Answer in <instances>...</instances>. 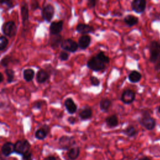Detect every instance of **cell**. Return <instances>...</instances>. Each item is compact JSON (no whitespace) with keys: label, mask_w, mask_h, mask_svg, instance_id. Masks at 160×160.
Returning a JSON list of instances; mask_svg holds the SVG:
<instances>
[{"label":"cell","mask_w":160,"mask_h":160,"mask_svg":"<svg viewBox=\"0 0 160 160\" xmlns=\"http://www.w3.org/2000/svg\"><path fill=\"white\" fill-rule=\"evenodd\" d=\"M92 116V110L88 106H85L82 108L79 112V117L81 121H86L91 119Z\"/></svg>","instance_id":"13"},{"label":"cell","mask_w":160,"mask_h":160,"mask_svg":"<svg viewBox=\"0 0 160 160\" xmlns=\"http://www.w3.org/2000/svg\"><path fill=\"white\" fill-rule=\"evenodd\" d=\"M96 3H97V1H96V0H89V1H88L87 6L89 9H92L96 6Z\"/></svg>","instance_id":"34"},{"label":"cell","mask_w":160,"mask_h":160,"mask_svg":"<svg viewBox=\"0 0 160 160\" xmlns=\"http://www.w3.org/2000/svg\"><path fill=\"white\" fill-rule=\"evenodd\" d=\"M76 144V140L72 136H62L58 141L59 148L62 150H69L70 148L74 146Z\"/></svg>","instance_id":"4"},{"label":"cell","mask_w":160,"mask_h":160,"mask_svg":"<svg viewBox=\"0 0 160 160\" xmlns=\"http://www.w3.org/2000/svg\"><path fill=\"white\" fill-rule=\"evenodd\" d=\"M158 112L160 114V105H159V106L158 108Z\"/></svg>","instance_id":"42"},{"label":"cell","mask_w":160,"mask_h":160,"mask_svg":"<svg viewBox=\"0 0 160 160\" xmlns=\"http://www.w3.org/2000/svg\"><path fill=\"white\" fill-rule=\"evenodd\" d=\"M49 132V128L47 126H44L42 128L38 129L35 132V137L36 139L39 140L44 139Z\"/></svg>","instance_id":"23"},{"label":"cell","mask_w":160,"mask_h":160,"mask_svg":"<svg viewBox=\"0 0 160 160\" xmlns=\"http://www.w3.org/2000/svg\"><path fill=\"white\" fill-rule=\"evenodd\" d=\"M123 21L128 27H132L138 23L139 18L132 14H128L124 18Z\"/></svg>","instance_id":"20"},{"label":"cell","mask_w":160,"mask_h":160,"mask_svg":"<svg viewBox=\"0 0 160 160\" xmlns=\"http://www.w3.org/2000/svg\"><path fill=\"white\" fill-rule=\"evenodd\" d=\"M138 122L141 126L148 131L153 130L156 126L155 119L151 116L149 111L147 110L142 111L141 116L138 118Z\"/></svg>","instance_id":"1"},{"label":"cell","mask_w":160,"mask_h":160,"mask_svg":"<svg viewBox=\"0 0 160 160\" xmlns=\"http://www.w3.org/2000/svg\"><path fill=\"white\" fill-rule=\"evenodd\" d=\"M54 8L52 5L49 4L46 5L42 10V16L47 22H50L54 15Z\"/></svg>","instance_id":"10"},{"label":"cell","mask_w":160,"mask_h":160,"mask_svg":"<svg viewBox=\"0 0 160 160\" xmlns=\"http://www.w3.org/2000/svg\"><path fill=\"white\" fill-rule=\"evenodd\" d=\"M91 42V37L88 35H82L78 39V45L81 50L86 49L90 45Z\"/></svg>","instance_id":"12"},{"label":"cell","mask_w":160,"mask_h":160,"mask_svg":"<svg viewBox=\"0 0 160 160\" xmlns=\"http://www.w3.org/2000/svg\"><path fill=\"white\" fill-rule=\"evenodd\" d=\"M154 70L158 73L160 74V61L156 63L154 66Z\"/></svg>","instance_id":"37"},{"label":"cell","mask_w":160,"mask_h":160,"mask_svg":"<svg viewBox=\"0 0 160 160\" xmlns=\"http://www.w3.org/2000/svg\"><path fill=\"white\" fill-rule=\"evenodd\" d=\"M63 21H54L51 22L49 27V32L51 35H58L62 30Z\"/></svg>","instance_id":"14"},{"label":"cell","mask_w":160,"mask_h":160,"mask_svg":"<svg viewBox=\"0 0 160 160\" xmlns=\"http://www.w3.org/2000/svg\"><path fill=\"white\" fill-rule=\"evenodd\" d=\"M90 82H91V84L92 86H99L101 82H100V80L99 78H98L96 76H91L90 77Z\"/></svg>","instance_id":"31"},{"label":"cell","mask_w":160,"mask_h":160,"mask_svg":"<svg viewBox=\"0 0 160 160\" xmlns=\"http://www.w3.org/2000/svg\"><path fill=\"white\" fill-rule=\"evenodd\" d=\"M142 78L141 74L136 70L131 71L128 75V79L131 82L137 83L140 81Z\"/></svg>","instance_id":"24"},{"label":"cell","mask_w":160,"mask_h":160,"mask_svg":"<svg viewBox=\"0 0 160 160\" xmlns=\"http://www.w3.org/2000/svg\"><path fill=\"white\" fill-rule=\"evenodd\" d=\"M112 101L108 98H102L99 102V108L103 112H108L110 106H111Z\"/></svg>","instance_id":"22"},{"label":"cell","mask_w":160,"mask_h":160,"mask_svg":"<svg viewBox=\"0 0 160 160\" xmlns=\"http://www.w3.org/2000/svg\"><path fill=\"white\" fill-rule=\"evenodd\" d=\"M34 77V71L31 69H26L23 71V78L24 79L27 81L29 82L32 80Z\"/></svg>","instance_id":"25"},{"label":"cell","mask_w":160,"mask_h":160,"mask_svg":"<svg viewBox=\"0 0 160 160\" xmlns=\"http://www.w3.org/2000/svg\"><path fill=\"white\" fill-rule=\"evenodd\" d=\"M21 15H22V18L23 19V22H24V21L28 20V9L26 4H25L24 6H23L21 8Z\"/></svg>","instance_id":"30"},{"label":"cell","mask_w":160,"mask_h":160,"mask_svg":"<svg viewBox=\"0 0 160 160\" xmlns=\"http://www.w3.org/2000/svg\"><path fill=\"white\" fill-rule=\"evenodd\" d=\"M8 44V40L4 36L0 37V51L4 49Z\"/></svg>","instance_id":"29"},{"label":"cell","mask_w":160,"mask_h":160,"mask_svg":"<svg viewBox=\"0 0 160 160\" xmlns=\"http://www.w3.org/2000/svg\"><path fill=\"white\" fill-rule=\"evenodd\" d=\"M42 106V102L41 101H38L36 102H35V104L33 106V108H36V109H40Z\"/></svg>","instance_id":"38"},{"label":"cell","mask_w":160,"mask_h":160,"mask_svg":"<svg viewBox=\"0 0 160 160\" xmlns=\"http://www.w3.org/2000/svg\"><path fill=\"white\" fill-rule=\"evenodd\" d=\"M136 98V93L131 89H125L121 94L120 100L125 104H130L134 102Z\"/></svg>","instance_id":"7"},{"label":"cell","mask_w":160,"mask_h":160,"mask_svg":"<svg viewBox=\"0 0 160 160\" xmlns=\"http://www.w3.org/2000/svg\"><path fill=\"white\" fill-rule=\"evenodd\" d=\"M31 144L28 140H19L14 144V152L22 156L23 154L29 152Z\"/></svg>","instance_id":"5"},{"label":"cell","mask_w":160,"mask_h":160,"mask_svg":"<svg viewBox=\"0 0 160 160\" xmlns=\"http://www.w3.org/2000/svg\"><path fill=\"white\" fill-rule=\"evenodd\" d=\"M122 133L128 138H135L138 134V131L133 125H129L122 131Z\"/></svg>","instance_id":"17"},{"label":"cell","mask_w":160,"mask_h":160,"mask_svg":"<svg viewBox=\"0 0 160 160\" xmlns=\"http://www.w3.org/2000/svg\"><path fill=\"white\" fill-rule=\"evenodd\" d=\"M61 48L65 51L75 52L78 51V42L72 39L68 38L63 40L61 44Z\"/></svg>","instance_id":"6"},{"label":"cell","mask_w":160,"mask_h":160,"mask_svg":"<svg viewBox=\"0 0 160 160\" xmlns=\"http://www.w3.org/2000/svg\"><path fill=\"white\" fill-rule=\"evenodd\" d=\"M69 58V54L65 51H62L60 52L59 55V58L60 59L61 61H67Z\"/></svg>","instance_id":"32"},{"label":"cell","mask_w":160,"mask_h":160,"mask_svg":"<svg viewBox=\"0 0 160 160\" xmlns=\"http://www.w3.org/2000/svg\"><path fill=\"white\" fill-rule=\"evenodd\" d=\"M5 73L7 76V81L8 82H11L12 81L14 77V72L12 69H6L5 71Z\"/></svg>","instance_id":"28"},{"label":"cell","mask_w":160,"mask_h":160,"mask_svg":"<svg viewBox=\"0 0 160 160\" xmlns=\"http://www.w3.org/2000/svg\"><path fill=\"white\" fill-rule=\"evenodd\" d=\"M106 126L109 128H114L119 124V121L118 116L116 114H112L108 116L105 119Z\"/></svg>","instance_id":"18"},{"label":"cell","mask_w":160,"mask_h":160,"mask_svg":"<svg viewBox=\"0 0 160 160\" xmlns=\"http://www.w3.org/2000/svg\"><path fill=\"white\" fill-rule=\"evenodd\" d=\"M54 36L52 38L51 40V46L53 48H58L59 45H61L62 42V37L61 35H54Z\"/></svg>","instance_id":"26"},{"label":"cell","mask_w":160,"mask_h":160,"mask_svg":"<svg viewBox=\"0 0 160 160\" xmlns=\"http://www.w3.org/2000/svg\"><path fill=\"white\" fill-rule=\"evenodd\" d=\"M44 160H56V158L55 156L51 155V156H47V157L44 159Z\"/></svg>","instance_id":"39"},{"label":"cell","mask_w":160,"mask_h":160,"mask_svg":"<svg viewBox=\"0 0 160 160\" xmlns=\"http://www.w3.org/2000/svg\"><path fill=\"white\" fill-rule=\"evenodd\" d=\"M22 160H33V156L31 152H28L22 156Z\"/></svg>","instance_id":"33"},{"label":"cell","mask_w":160,"mask_h":160,"mask_svg":"<svg viewBox=\"0 0 160 160\" xmlns=\"http://www.w3.org/2000/svg\"><path fill=\"white\" fill-rule=\"evenodd\" d=\"M36 78L39 83H43L49 79V74L46 71L41 69L38 72Z\"/></svg>","instance_id":"21"},{"label":"cell","mask_w":160,"mask_h":160,"mask_svg":"<svg viewBox=\"0 0 160 160\" xmlns=\"http://www.w3.org/2000/svg\"><path fill=\"white\" fill-rule=\"evenodd\" d=\"M86 66L88 68L93 71L99 72L105 69L106 64L99 59L96 56H93L88 61Z\"/></svg>","instance_id":"3"},{"label":"cell","mask_w":160,"mask_h":160,"mask_svg":"<svg viewBox=\"0 0 160 160\" xmlns=\"http://www.w3.org/2000/svg\"><path fill=\"white\" fill-rule=\"evenodd\" d=\"M1 152L5 156H9L14 152V144L11 142L4 143L1 147Z\"/></svg>","instance_id":"16"},{"label":"cell","mask_w":160,"mask_h":160,"mask_svg":"<svg viewBox=\"0 0 160 160\" xmlns=\"http://www.w3.org/2000/svg\"><path fill=\"white\" fill-rule=\"evenodd\" d=\"M99 59H100L102 62H103L105 64H108L109 61H110V59L108 56H107L105 53L103 51H100L99 52L96 56Z\"/></svg>","instance_id":"27"},{"label":"cell","mask_w":160,"mask_h":160,"mask_svg":"<svg viewBox=\"0 0 160 160\" xmlns=\"http://www.w3.org/2000/svg\"><path fill=\"white\" fill-rule=\"evenodd\" d=\"M76 30L78 32L82 35H86L94 32V28L92 26L85 23H79L76 26Z\"/></svg>","instance_id":"11"},{"label":"cell","mask_w":160,"mask_h":160,"mask_svg":"<svg viewBox=\"0 0 160 160\" xmlns=\"http://www.w3.org/2000/svg\"><path fill=\"white\" fill-rule=\"evenodd\" d=\"M68 121L71 124H74L76 122V118L74 116H70L68 118Z\"/></svg>","instance_id":"36"},{"label":"cell","mask_w":160,"mask_h":160,"mask_svg":"<svg viewBox=\"0 0 160 160\" xmlns=\"http://www.w3.org/2000/svg\"><path fill=\"white\" fill-rule=\"evenodd\" d=\"M80 154V148L78 146H73L68 150L67 156L70 160H76L78 158Z\"/></svg>","instance_id":"19"},{"label":"cell","mask_w":160,"mask_h":160,"mask_svg":"<svg viewBox=\"0 0 160 160\" xmlns=\"http://www.w3.org/2000/svg\"><path fill=\"white\" fill-rule=\"evenodd\" d=\"M2 30L4 35L12 37L16 33V26L13 21H8L2 25Z\"/></svg>","instance_id":"8"},{"label":"cell","mask_w":160,"mask_h":160,"mask_svg":"<svg viewBox=\"0 0 160 160\" xmlns=\"http://www.w3.org/2000/svg\"><path fill=\"white\" fill-rule=\"evenodd\" d=\"M131 7L133 11L136 13H142L146 8V1L134 0L131 2Z\"/></svg>","instance_id":"9"},{"label":"cell","mask_w":160,"mask_h":160,"mask_svg":"<svg viewBox=\"0 0 160 160\" xmlns=\"http://www.w3.org/2000/svg\"><path fill=\"white\" fill-rule=\"evenodd\" d=\"M149 51V61L151 62L156 63L160 61V42L153 40L148 45Z\"/></svg>","instance_id":"2"},{"label":"cell","mask_w":160,"mask_h":160,"mask_svg":"<svg viewBox=\"0 0 160 160\" xmlns=\"http://www.w3.org/2000/svg\"><path fill=\"white\" fill-rule=\"evenodd\" d=\"M138 160H151V159L147 156H143L139 158Z\"/></svg>","instance_id":"40"},{"label":"cell","mask_w":160,"mask_h":160,"mask_svg":"<svg viewBox=\"0 0 160 160\" xmlns=\"http://www.w3.org/2000/svg\"><path fill=\"white\" fill-rule=\"evenodd\" d=\"M11 60V58L9 56H6L4 57L1 62V64L2 66H7L8 64V62H9V61Z\"/></svg>","instance_id":"35"},{"label":"cell","mask_w":160,"mask_h":160,"mask_svg":"<svg viewBox=\"0 0 160 160\" xmlns=\"http://www.w3.org/2000/svg\"><path fill=\"white\" fill-rule=\"evenodd\" d=\"M4 79V76L1 72H0V83L3 81Z\"/></svg>","instance_id":"41"},{"label":"cell","mask_w":160,"mask_h":160,"mask_svg":"<svg viewBox=\"0 0 160 160\" xmlns=\"http://www.w3.org/2000/svg\"><path fill=\"white\" fill-rule=\"evenodd\" d=\"M64 104L69 114H73L77 111V109H78L77 105L71 98H68L66 99V100L64 101Z\"/></svg>","instance_id":"15"}]
</instances>
